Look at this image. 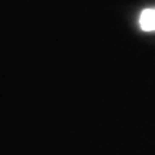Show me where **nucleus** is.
I'll return each instance as SVG.
<instances>
[{
    "label": "nucleus",
    "instance_id": "1",
    "mask_svg": "<svg viewBox=\"0 0 155 155\" xmlns=\"http://www.w3.org/2000/svg\"><path fill=\"white\" fill-rule=\"evenodd\" d=\"M139 26L145 32H155V9H145L139 16Z\"/></svg>",
    "mask_w": 155,
    "mask_h": 155
}]
</instances>
